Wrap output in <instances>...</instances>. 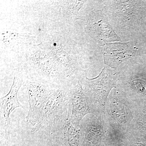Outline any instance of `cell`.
Wrapping results in <instances>:
<instances>
[{
    "instance_id": "11",
    "label": "cell",
    "mask_w": 146,
    "mask_h": 146,
    "mask_svg": "<svg viewBox=\"0 0 146 146\" xmlns=\"http://www.w3.org/2000/svg\"><path fill=\"white\" fill-rule=\"evenodd\" d=\"M47 145H44V143H43V142H42V143H39V145H37L36 146H49L48 144V143H47Z\"/></svg>"
},
{
    "instance_id": "1",
    "label": "cell",
    "mask_w": 146,
    "mask_h": 146,
    "mask_svg": "<svg viewBox=\"0 0 146 146\" xmlns=\"http://www.w3.org/2000/svg\"><path fill=\"white\" fill-rule=\"evenodd\" d=\"M19 60L25 80L38 82L52 89L70 84L62 65L42 43L28 47L21 54Z\"/></svg>"
},
{
    "instance_id": "8",
    "label": "cell",
    "mask_w": 146,
    "mask_h": 146,
    "mask_svg": "<svg viewBox=\"0 0 146 146\" xmlns=\"http://www.w3.org/2000/svg\"><path fill=\"white\" fill-rule=\"evenodd\" d=\"M60 7L63 18L68 23H73L76 20L82 19L79 13L84 1H60Z\"/></svg>"
},
{
    "instance_id": "7",
    "label": "cell",
    "mask_w": 146,
    "mask_h": 146,
    "mask_svg": "<svg viewBox=\"0 0 146 146\" xmlns=\"http://www.w3.org/2000/svg\"><path fill=\"white\" fill-rule=\"evenodd\" d=\"M80 135V129L74 127L69 119L62 127L49 136H42L49 146H79Z\"/></svg>"
},
{
    "instance_id": "4",
    "label": "cell",
    "mask_w": 146,
    "mask_h": 146,
    "mask_svg": "<svg viewBox=\"0 0 146 146\" xmlns=\"http://www.w3.org/2000/svg\"><path fill=\"white\" fill-rule=\"evenodd\" d=\"M23 85L27 90L29 98V108L27 116V121L33 127L40 122L45 103L52 88L42 84L27 80H25Z\"/></svg>"
},
{
    "instance_id": "9",
    "label": "cell",
    "mask_w": 146,
    "mask_h": 146,
    "mask_svg": "<svg viewBox=\"0 0 146 146\" xmlns=\"http://www.w3.org/2000/svg\"><path fill=\"white\" fill-rule=\"evenodd\" d=\"M131 85L138 93L146 94V82L140 79L134 80L131 81Z\"/></svg>"
},
{
    "instance_id": "5",
    "label": "cell",
    "mask_w": 146,
    "mask_h": 146,
    "mask_svg": "<svg viewBox=\"0 0 146 146\" xmlns=\"http://www.w3.org/2000/svg\"><path fill=\"white\" fill-rule=\"evenodd\" d=\"M42 43L62 65L70 82H73L74 76L77 70V64L74 56L64 41V38L54 35Z\"/></svg>"
},
{
    "instance_id": "3",
    "label": "cell",
    "mask_w": 146,
    "mask_h": 146,
    "mask_svg": "<svg viewBox=\"0 0 146 146\" xmlns=\"http://www.w3.org/2000/svg\"><path fill=\"white\" fill-rule=\"evenodd\" d=\"M24 81L25 78L22 71L15 70L13 73V84L9 93L1 98V139H5L12 132L10 123L11 114L16 108H23L18 101V94Z\"/></svg>"
},
{
    "instance_id": "6",
    "label": "cell",
    "mask_w": 146,
    "mask_h": 146,
    "mask_svg": "<svg viewBox=\"0 0 146 146\" xmlns=\"http://www.w3.org/2000/svg\"><path fill=\"white\" fill-rule=\"evenodd\" d=\"M82 80L74 82L69 85L72 104L71 122L74 127H80L84 116L93 111L92 102L86 89L82 88Z\"/></svg>"
},
{
    "instance_id": "2",
    "label": "cell",
    "mask_w": 146,
    "mask_h": 146,
    "mask_svg": "<svg viewBox=\"0 0 146 146\" xmlns=\"http://www.w3.org/2000/svg\"><path fill=\"white\" fill-rule=\"evenodd\" d=\"M69 86L52 89L45 103L40 122L32 128L31 133L49 136L71 119L72 106Z\"/></svg>"
},
{
    "instance_id": "10",
    "label": "cell",
    "mask_w": 146,
    "mask_h": 146,
    "mask_svg": "<svg viewBox=\"0 0 146 146\" xmlns=\"http://www.w3.org/2000/svg\"><path fill=\"white\" fill-rule=\"evenodd\" d=\"M11 133L9 134L5 139L7 141L6 146H20V143H11Z\"/></svg>"
}]
</instances>
